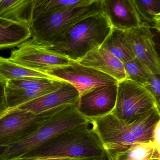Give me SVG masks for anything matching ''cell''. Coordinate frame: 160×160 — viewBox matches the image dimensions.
Masks as SVG:
<instances>
[{
    "instance_id": "cell-1",
    "label": "cell",
    "mask_w": 160,
    "mask_h": 160,
    "mask_svg": "<svg viewBox=\"0 0 160 160\" xmlns=\"http://www.w3.org/2000/svg\"><path fill=\"white\" fill-rule=\"evenodd\" d=\"M90 121L74 105L59 107L35 131L0 148V160H22L57 136Z\"/></svg>"
},
{
    "instance_id": "cell-2",
    "label": "cell",
    "mask_w": 160,
    "mask_h": 160,
    "mask_svg": "<svg viewBox=\"0 0 160 160\" xmlns=\"http://www.w3.org/2000/svg\"><path fill=\"white\" fill-rule=\"evenodd\" d=\"M91 121L57 136L21 160L45 158L106 159L105 151L93 128L90 126Z\"/></svg>"
},
{
    "instance_id": "cell-3",
    "label": "cell",
    "mask_w": 160,
    "mask_h": 160,
    "mask_svg": "<svg viewBox=\"0 0 160 160\" xmlns=\"http://www.w3.org/2000/svg\"><path fill=\"white\" fill-rule=\"evenodd\" d=\"M104 12L88 17L68 29L49 47L70 60L77 62L100 48L112 30Z\"/></svg>"
},
{
    "instance_id": "cell-4",
    "label": "cell",
    "mask_w": 160,
    "mask_h": 160,
    "mask_svg": "<svg viewBox=\"0 0 160 160\" xmlns=\"http://www.w3.org/2000/svg\"><path fill=\"white\" fill-rule=\"evenodd\" d=\"M103 12V0H92L88 4L73 7L33 19L30 27L32 37L50 46L68 29L80 20Z\"/></svg>"
},
{
    "instance_id": "cell-5",
    "label": "cell",
    "mask_w": 160,
    "mask_h": 160,
    "mask_svg": "<svg viewBox=\"0 0 160 160\" xmlns=\"http://www.w3.org/2000/svg\"><path fill=\"white\" fill-rule=\"evenodd\" d=\"M160 107L143 85L127 79L118 82L116 106L111 113L117 118L130 123Z\"/></svg>"
},
{
    "instance_id": "cell-6",
    "label": "cell",
    "mask_w": 160,
    "mask_h": 160,
    "mask_svg": "<svg viewBox=\"0 0 160 160\" xmlns=\"http://www.w3.org/2000/svg\"><path fill=\"white\" fill-rule=\"evenodd\" d=\"M17 64L29 69L48 72L69 65L71 60L43 44L30 39L11 52L9 58Z\"/></svg>"
},
{
    "instance_id": "cell-7",
    "label": "cell",
    "mask_w": 160,
    "mask_h": 160,
    "mask_svg": "<svg viewBox=\"0 0 160 160\" xmlns=\"http://www.w3.org/2000/svg\"><path fill=\"white\" fill-rule=\"evenodd\" d=\"M57 108L40 114L18 109L6 110L0 116V148L35 131Z\"/></svg>"
},
{
    "instance_id": "cell-8",
    "label": "cell",
    "mask_w": 160,
    "mask_h": 160,
    "mask_svg": "<svg viewBox=\"0 0 160 160\" xmlns=\"http://www.w3.org/2000/svg\"><path fill=\"white\" fill-rule=\"evenodd\" d=\"M63 81L54 78H24L5 84L7 110L17 107L59 89Z\"/></svg>"
},
{
    "instance_id": "cell-9",
    "label": "cell",
    "mask_w": 160,
    "mask_h": 160,
    "mask_svg": "<svg viewBox=\"0 0 160 160\" xmlns=\"http://www.w3.org/2000/svg\"><path fill=\"white\" fill-rule=\"evenodd\" d=\"M56 79L70 83L78 91L79 95L92 89L118 83L108 75L71 60L70 64L47 72Z\"/></svg>"
},
{
    "instance_id": "cell-10",
    "label": "cell",
    "mask_w": 160,
    "mask_h": 160,
    "mask_svg": "<svg viewBox=\"0 0 160 160\" xmlns=\"http://www.w3.org/2000/svg\"><path fill=\"white\" fill-rule=\"evenodd\" d=\"M91 124L105 151L123 149L140 142L131 133L128 123L117 118L111 113L92 120Z\"/></svg>"
},
{
    "instance_id": "cell-11",
    "label": "cell",
    "mask_w": 160,
    "mask_h": 160,
    "mask_svg": "<svg viewBox=\"0 0 160 160\" xmlns=\"http://www.w3.org/2000/svg\"><path fill=\"white\" fill-rule=\"evenodd\" d=\"M117 92L118 84L92 89L80 95L77 109L90 120L104 117L114 110Z\"/></svg>"
},
{
    "instance_id": "cell-12",
    "label": "cell",
    "mask_w": 160,
    "mask_h": 160,
    "mask_svg": "<svg viewBox=\"0 0 160 160\" xmlns=\"http://www.w3.org/2000/svg\"><path fill=\"white\" fill-rule=\"evenodd\" d=\"M129 43L136 58L140 60L152 73L160 75L159 53L153 40L154 35L148 24L125 30Z\"/></svg>"
},
{
    "instance_id": "cell-13",
    "label": "cell",
    "mask_w": 160,
    "mask_h": 160,
    "mask_svg": "<svg viewBox=\"0 0 160 160\" xmlns=\"http://www.w3.org/2000/svg\"><path fill=\"white\" fill-rule=\"evenodd\" d=\"M79 96L78 91L74 86L63 81L62 87L57 90L7 110L18 109L40 114L62 106L76 105Z\"/></svg>"
},
{
    "instance_id": "cell-14",
    "label": "cell",
    "mask_w": 160,
    "mask_h": 160,
    "mask_svg": "<svg viewBox=\"0 0 160 160\" xmlns=\"http://www.w3.org/2000/svg\"><path fill=\"white\" fill-rule=\"evenodd\" d=\"M103 7L112 28L128 30L142 24L133 0H103Z\"/></svg>"
},
{
    "instance_id": "cell-15",
    "label": "cell",
    "mask_w": 160,
    "mask_h": 160,
    "mask_svg": "<svg viewBox=\"0 0 160 160\" xmlns=\"http://www.w3.org/2000/svg\"><path fill=\"white\" fill-rule=\"evenodd\" d=\"M77 62L108 75L118 82L126 79L123 63L100 47L92 50Z\"/></svg>"
},
{
    "instance_id": "cell-16",
    "label": "cell",
    "mask_w": 160,
    "mask_h": 160,
    "mask_svg": "<svg viewBox=\"0 0 160 160\" xmlns=\"http://www.w3.org/2000/svg\"><path fill=\"white\" fill-rule=\"evenodd\" d=\"M35 0H1L0 18L23 24L30 28Z\"/></svg>"
},
{
    "instance_id": "cell-17",
    "label": "cell",
    "mask_w": 160,
    "mask_h": 160,
    "mask_svg": "<svg viewBox=\"0 0 160 160\" xmlns=\"http://www.w3.org/2000/svg\"><path fill=\"white\" fill-rule=\"evenodd\" d=\"M160 152L153 143L142 142L120 150L105 151L108 160H160Z\"/></svg>"
},
{
    "instance_id": "cell-18",
    "label": "cell",
    "mask_w": 160,
    "mask_h": 160,
    "mask_svg": "<svg viewBox=\"0 0 160 160\" xmlns=\"http://www.w3.org/2000/svg\"><path fill=\"white\" fill-rule=\"evenodd\" d=\"M31 37L28 26L0 18V49L18 47Z\"/></svg>"
},
{
    "instance_id": "cell-19",
    "label": "cell",
    "mask_w": 160,
    "mask_h": 160,
    "mask_svg": "<svg viewBox=\"0 0 160 160\" xmlns=\"http://www.w3.org/2000/svg\"><path fill=\"white\" fill-rule=\"evenodd\" d=\"M160 122V108H153L128 123L131 133L142 143H153L154 130Z\"/></svg>"
},
{
    "instance_id": "cell-20",
    "label": "cell",
    "mask_w": 160,
    "mask_h": 160,
    "mask_svg": "<svg viewBox=\"0 0 160 160\" xmlns=\"http://www.w3.org/2000/svg\"><path fill=\"white\" fill-rule=\"evenodd\" d=\"M100 48L108 51L122 63L135 58L125 30L112 28L111 32Z\"/></svg>"
},
{
    "instance_id": "cell-21",
    "label": "cell",
    "mask_w": 160,
    "mask_h": 160,
    "mask_svg": "<svg viewBox=\"0 0 160 160\" xmlns=\"http://www.w3.org/2000/svg\"><path fill=\"white\" fill-rule=\"evenodd\" d=\"M0 78L6 82L9 80L24 78H56L43 71L29 69L11 60L0 57Z\"/></svg>"
},
{
    "instance_id": "cell-22",
    "label": "cell",
    "mask_w": 160,
    "mask_h": 160,
    "mask_svg": "<svg viewBox=\"0 0 160 160\" xmlns=\"http://www.w3.org/2000/svg\"><path fill=\"white\" fill-rule=\"evenodd\" d=\"M92 0H35L33 19L73 7L88 4Z\"/></svg>"
},
{
    "instance_id": "cell-23",
    "label": "cell",
    "mask_w": 160,
    "mask_h": 160,
    "mask_svg": "<svg viewBox=\"0 0 160 160\" xmlns=\"http://www.w3.org/2000/svg\"><path fill=\"white\" fill-rule=\"evenodd\" d=\"M133 2L142 23L160 31V0H133Z\"/></svg>"
},
{
    "instance_id": "cell-24",
    "label": "cell",
    "mask_w": 160,
    "mask_h": 160,
    "mask_svg": "<svg viewBox=\"0 0 160 160\" xmlns=\"http://www.w3.org/2000/svg\"><path fill=\"white\" fill-rule=\"evenodd\" d=\"M126 79L143 85L152 74L149 68L137 58L123 63Z\"/></svg>"
},
{
    "instance_id": "cell-25",
    "label": "cell",
    "mask_w": 160,
    "mask_h": 160,
    "mask_svg": "<svg viewBox=\"0 0 160 160\" xmlns=\"http://www.w3.org/2000/svg\"><path fill=\"white\" fill-rule=\"evenodd\" d=\"M160 75L152 74L148 79L143 84L160 107Z\"/></svg>"
},
{
    "instance_id": "cell-26",
    "label": "cell",
    "mask_w": 160,
    "mask_h": 160,
    "mask_svg": "<svg viewBox=\"0 0 160 160\" xmlns=\"http://www.w3.org/2000/svg\"><path fill=\"white\" fill-rule=\"evenodd\" d=\"M5 84L6 82L0 78V116L7 109L5 94Z\"/></svg>"
},
{
    "instance_id": "cell-27",
    "label": "cell",
    "mask_w": 160,
    "mask_h": 160,
    "mask_svg": "<svg viewBox=\"0 0 160 160\" xmlns=\"http://www.w3.org/2000/svg\"><path fill=\"white\" fill-rule=\"evenodd\" d=\"M160 122L157 124L153 135V144L158 150H160Z\"/></svg>"
},
{
    "instance_id": "cell-28",
    "label": "cell",
    "mask_w": 160,
    "mask_h": 160,
    "mask_svg": "<svg viewBox=\"0 0 160 160\" xmlns=\"http://www.w3.org/2000/svg\"><path fill=\"white\" fill-rule=\"evenodd\" d=\"M25 160H72V159H64V158H38V159H28Z\"/></svg>"
},
{
    "instance_id": "cell-29",
    "label": "cell",
    "mask_w": 160,
    "mask_h": 160,
    "mask_svg": "<svg viewBox=\"0 0 160 160\" xmlns=\"http://www.w3.org/2000/svg\"><path fill=\"white\" fill-rule=\"evenodd\" d=\"M106 160V159H102V160H96V159H77V160Z\"/></svg>"
}]
</instances>
